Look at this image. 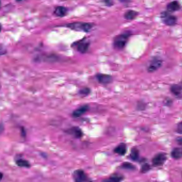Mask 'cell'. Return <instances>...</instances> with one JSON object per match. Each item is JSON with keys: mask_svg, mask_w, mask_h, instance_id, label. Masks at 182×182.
Masks as SVG:
<instances>
[{"mask_svg": "<svg viewBox=\"0 0 182 182\" xmlns=\"http://www.w3.org/2000/svg\"><path fill=\"white\" fill-rule=\"evenodd\" d=\"M167 160L166 154L164 153H159L154 157L152 159V163L154 166H160L165 163Z\"/></svg>", "mask_w": 182, "mask_h": 182, "instance_id": "cell-7", "label": "cell"}, {"mask_svg": "<svg viewBox=\"0 0 182 182\" xmlns=\"http://www.w3.org/2000/svg\"><path fill=\"white\" fill-rule=\"evenodd\" d=\"M102 1L104 2L105 4H106V6H111L113 4V2L112 0H102Z\"/></svg>", "mask_w": 182, "mask_h": 182, "instance_id": "cell-25", "label": "cell"}, {"mask_svg": "<svg viewBox=\"0 0 182 182\" xmlns=\"http://www.w3.org/2000/svg\"><path fill=\"white\" fill-rule=\"evenodd\" d=\"M120 2H122V3H127L128 2H130V0H119Z\"/></svg>", "mask_w": 182, "mask_h": 182, "instance_id": "cell-27", "label": "cell"}, {"mask_svg": "<svg viewBox=\"0 0 182 182\" xmlns=\"http://www.w3.org/2000/svg\"><path fill=\"white\" fill-rule=\"evenodd\" d=\"M162 64V61L161 59H158L157 58H154L150 63L148 68V70L150 73L155 72L160 67H161Z\"/></svg>", "mask_w": 182, "mask_h": 182, "instance_id": "cell-10", "label": "cell"}, {"mask_svg": "<svg viewBox=\"0 0 182 182\" xmlns=\"http://www.w3.org/2000/svg\"><path fill=\"white\" fill-rule=\"evenodd\" d=\"M91 92V90L88 87H84L82 88L81 89L79 90V91L78 92V93L81 96H87Z\"/></svg>", "mask_w": 182, "mask_h": 182, "instance_id": "cell-20", "label": "cell"}, {"mask_svg": "<svg viewBox=\"0 0 182 182\" xmlns=\"http://www.w3.org/2000/svg\"><path fill=\"white\" fill-rule=\"evenodd\" d=\"M74 46H75L76 50L80 53H85L87 52L89 49L90 43L85 39L80 40L79 41L74 43Z\"/></svg>", "mask_w": 182, "mask_h": 182, "instance_id": "cell-6", "label": "cell"}, {"mask_svg": "<svg viewBox=\"0 0 182 182\" xmlns=\"http://www.w3.org/2000/svg\"><path fill=\"white\" fill-rule=\"evenodd\" d=\"M177 141L178 142V143H180V144H182V137H180V138H178V139H177Z\"/></svg>", "mask_w": 182, "mask_h": 182, "instance_id": "cell-26", "label": "cell"}, {"mask_svg": "<svg viewBox=\"0 0 182 182\" xmlns=\"http://www.w3.org/2000/svg\"><path fill=\"white\" fill-rule=\"evenodd\" d=\"M96 78L99 83L102 84H108L113 81L112 76L108 74L98 73L96 75Z\"/></svg>", "mask_w": 182, "mask_h": 182, "instance_id": "cell-8", "label": "cell"}, {"mask_svg": "<svg viewBox=\"0 0 182 182\" xmlns=\"http://www.w3.org/2000/svg\"><path fill=\"white\" fill-rule=\"evenodd\" d=\"M130 35V32H125L116 36L113 41L114 47L116 49H123L126 45Z\"/></svg>", "mask_w": 182, "mask_h": 182, "instance_id": "cell-1", "label": "cell"}, {"mask_svg": "<svg viewBox=\"0 0 182 182\" xmlns=\"http://www.w3.org/2000/svg\"><path fill=\"white\" fill-rule=\"evenodd\" d=\"M121 167L123 169H127V170H131V171H133V170H135V167L133 165V164H131V163H129V162H124L122 163L121 165Z\"/></svg>", "mask_w": 182, "mask_h": 182, "instance_id": "cell-21", "label": "cell"}, {"mask_svg": "<svg viewBox=\"0 0 182 182\" xmlns=\"http://www.w3.org/2000/svg\"><path fill=\"white\" fill-rule=\"evenodd\" d=\"M138 15V13L134 10H129L125 13L124 17L127 20H133Z\"/></svg>", "mask_w": 182, "mask_h": 182, "instance_id": "cell-18", "label": "cell"}, {"mask_svg": "<svg viewBox=\"0 0 182 182\" xmlns=\"http://www.w3.org/2000/svg\"><path fill=\"white\" fill-rule=\"evenodd\" d=\"M72 176L75 182H83L90 181V180L85 174L84 171L82 169L75 170L73 173Z\"/></svg>", "mask_w": 182, "mask_h": 182, "instance_id": "cell-4", "label": "cell"}, {"mask_svg": "<svg viewBox=\"0 0 182 182\" xmlns=\"http://www.w3.org/2000/svg\"><path fill=\"white\" fill-rule=\"evenodd\" d=\"M89 108L90 107L88 105H84L83 106H80L72 112V116L74 118H80L85 114L89 110Z\"/></svg>", "mask_w": 182, "mask_h": 182, "instance_id": "cell-9", "label": "cell"}, {"mask_svg": "<svg viewBox=\"0 0 182 182\" xmlns=\"http://www.w3.org/2000/svg\"><path fill=\"white\" fill-rule=\"evenodd\" d=\"M177 132L180 134H182V121L178 123L177 127Z\"/></svg>", "mask_w": 182, "mask_h": 182, "instance_id": "cell-23", "label": "cell"}, {"mask_svg": "<svg viewBox=\"0 0 182 182\" xmlns=\"http://www.w3.org/2000/svg\"><path fill=\"white\" fill-rule=\"evenodd\" d=\"M161 19L163 23L167 26H174L177 23L176 17L168 12H163L161 13Z\"/></svg>", "mask_w": 182, "mask_h": 182, "instance_id": "cell-3", "label": "cell"}, {"mask_svg": "<svg viewBox=\"0 0 182 182\" xmlns=\"http://www.w3.org/2000/svg\"><path fill=\"white\" fill-rule=\"evenodd\" d=\"M171 156L175 159H179L182 157V148H177L173 149L171 153Z\"/></svg>", "mask_w": 182, "mask_h": 182, "instance_id": "cell-17", "label": "cell"}, {"mask_svg": "<svg viewBox=\"0 0 182 182\" xmlns=\"http://www.w3.org/2000/svg\"><path fill=\"white\" fill-rule=\"evenodd\" d=\"M171 93L176 96L180 97L182 94V87L178 84H173L171 88Z\"/></svg>", "mask_w": 182, "mask_h": 182, "instance_id": "cell-16", "label": "cell"}, {"mask_svg": "<svg viewBox=\"0 0 182 182\" xmlns=\"http://www.w3.org/2000/svg\"><path fill=\"white\" fill-rule=\"evenodd\" d=\"M3 173H1V178H0V180H2V179H3Z\"/></svg>", "mask_w": 182, "mask_h": 182, "instance_id": "cell-28", "label": "cell"}, {"mask_svg": "<svg viewBox=\"0 0 182 182\" xmlns=\"http://www.w3.org/2000/svg\"><path fill=\"white\" fill-rule=\"evenodd\" d=\"M67 12L68 10L67 8L62 6H59L56 8L54 13L57 17H63L66 15Z\"/></svg>", "mask_w": 182, "mask_h": 182, "instance_id": "cell-12", "label": "cell"}, {"mask_svg": "<svg viewBox=\"0 0 182 182\" xmlns=\"http://www.w3.org/2000/svg\"><path fill=\"white\" fill-rule=\"evenodd\" d=\"M139 150L136 148H132L130 154V158L133 161H136L139 159Z\"/></svg>", "mask_w": 182, "mask_h": 182, "instance_id": "cell-19", "label": "cell"}, {"mask_svg": "<svg viewBox=\"0 0 182 182\" xmlns=\"http://www.w3.org/2000/svg\"><path fill=\"white\" fill-rule=\"evenodd\" d=\"M181 7L180 4L176 1H174L173 2L169 3L167 5V9L168 11L169 12H174L180 9Z\"/></svg>", "mask_w": 182, "mask_h": 182, "instance_id": "cell-14", "label": "cell"}, {"mask_svg": "<svg viewBox=\"0 0 182 182\" xmlns=\"http://www.w3.org/2000/svg\"><path fill=\"white\" fill-rule=\"evenodd\" d=\"M65 132L68 134L71 135L75 139H80L84 136V133L82 131L81 129L78 126H74L66 129Z\"/></svg>", "mask_w": 182, "mask_h": 182, "instance_id": "cell-5", "label": "cell"}, {"mask_svg": "<svg viewBox=\"0 0 182 182\" xmlns=\"http://www.w3.org/2000/svg\"><path fill=\"white\" fill-rule=\"evenodd\" d=\"M20 133H21V136L23 138H25L26 136V129L24 127H21L20 128Z\"/></svg>", "mask_w": 182, "mask_h": 182, "instance_id": "cell-24", "label": "cell"}, {"mask_svg": "<svg viewBox=\"0 0 182 182\" xmlns=\"http://www.w3.org/2000/svg\"><path fill=\"white\" fill-rule=\"evenodd\" d=\"M15 163L18 167L29 168L30 167V163L28 160L20 157L15 160Z\"/></svg>", "mask_w": 182, "mask_h": 182, "instance_id": "cell-13", "label": "cell"}, {"mask_svg": "<svg viewBox=\"0 0 182 182\" xmlns=\"http://www.w3.org/2000/svg\"><path fill=\"white\" fill-rule=\"evenodd\" d=\"M67 28L75 31H80L84 32H89L93 27V25L91 24L83 22H75L70 23L66 25Z\"/></svg>", "mask_w": 182, "mask_h": 182, "instance_id": "cell-2", "label": "cell"}, {"mask_svg": "<svg viewBox=\"0 0 182 182\" xmlns=\"http://www.w3.org/2000/svg\"><path fill=\"white\" fill-rule=\"evenodd\" d=\"M151 169V167L148 163H145L141 168V172L142 173H146Z\"/></svg>", "mask_w": 182, "mask_h": 182, "instance_id": "cell-22", "label": "cell"}, {"mask_svg": "<svg viewBox=\"0 0 182 182\" xmlns=\"http://www.w3.org/2000/svg\"><path fill=\"white\" fill-rule=\"evenodd\" d=\"M114 152L120 156L125 155L127 152V145L125 143H121L114 149Z\"/></svg>", "mask_w": 182, "mask_h": 182, "instance_id": "cell-11", "label": "cell"}, {"mask_svg": "<svg viewBox=\"0 0 182 182\" xmlns=\"http://www.w3.org/2000/svg\"><path fill=\"white\" fill-rule=\"evenodd\" d=\"M124 177L119 174H114L111 175L108 179L103 180L104 182H119L123 180Z\"/></svg>", "mask_w": 182, "mask_h": 182, "instance_id": "cell-15", "label": "cell"}, {"mask_svg": "<svg viewBox=\"0 0 182 182\" xmlns=\"http://www.w3.org/2000/svg\"><path fill=\"white\" fill-rule=\"evenodd\" d=\"M17 2H21V1H25V0H16Z\"/></svg>", "mask_w": 182, "mask_h": 182, "instance_id": "cell-29", "label": "cell"}]
</instances>
